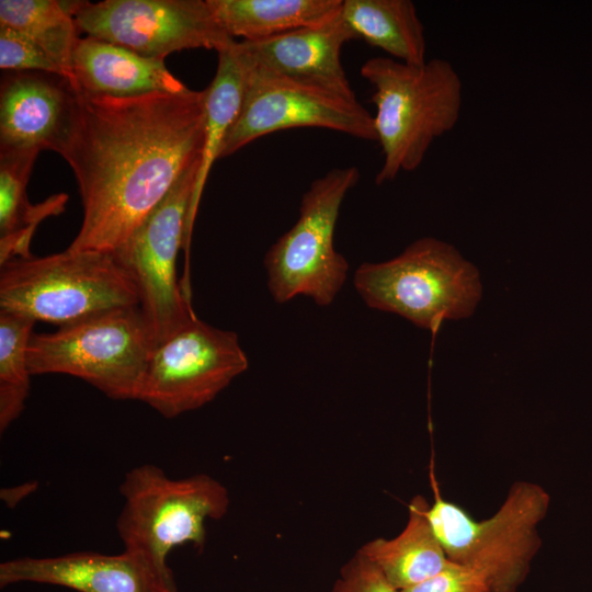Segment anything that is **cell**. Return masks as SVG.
Segmentation results:
<instances>
[{"label":"cell","instance_id":"6da1fadb","mask_svg":"<svg viewBox=\"0 0 592 592\" xmlns=\"http://www.w3.org/2000/svg\"><path fill=\"white\" fill-rule=\"evenodd\" d=\"M79 95L78 125L62 157L77 179L83 219L67 249L112 253L201 160L204 91Z\"/></svg>","mask_w":592,"mask_h":592},{"label":"cell","instance_id":"7a4b0ae2","mask_svg":"<svg viewBox=\"0 0 592 592\" xmlns=\"http://www.w3.org/2000/svg\"><path fill=\"white\" fill-rule=\"evenodd\" d=\"M373 87L374 126L383 163L375 182L394 181L418 169L432 143L459 119L463 82L446 59L410 65L390 57H373L361 67Z\"/></svg>","mask_w":592,"mask_h":592},{"label":"cell","instance_id":"3957f363","mask_svg":"<svg viewBox=\"0 0 592 592\" xmlns=\"http://www.w3.org/2000/svg\"><path fill=\"white\" fill-rule=\"evenodd\" d=\"M430 523L447 558L477 570L490 592H517L542 546L538 525L549 493L538 483L514 481L497 512L477 521L460 505L442 498L433 479Z\"/></svg>","mask_w":592,"mask_h":592},{"label":"cell","instance_id":"277c9868","mask_svg":"<svg viewBox=\"0 0 592 592\" xmlns=\"http://www.w3.org/2000/svg\"><path fill=\"white\" fill-rule=\"evenodd\" d=\"M119 492L124 498L117 534L124 550L143 557L175 589L169 553L177 546L205 544V522L221 519L229 505L227 489L208 475L172 479L153 464L126 473Z\"/></svg>","mask_w":592,"mask_h":592},{"label":"cell","instance_id":"5b68a950","mask_svg":"<svg viewBox=\"0 0 592 592\" xmlns=\"http://www.w3.org/2000/svg\"><path fill=\"white\" fill-rule=\"evenodd\" d=\"M139 306L135 283L111 252L65 251L14 258L0 270V309L59 327Z\"/></svg>","mask_w":592,"mask_h":592},{"label":"cell","instance_id":"8992f818","mask_svg":"<svg viewBox=\"0 0 592 592\" xmlns=\"http://www.w3.org/2000/svg\"><path fill=\"white\" fill-rule=\"evenodd\" d=\"M153 348L140 307H118L32 333L26 358L31 375L67 374L109 398L136 400Z\"/></svg>","mask_w":592,"mask_h":592},{"label":"cell","instance_id":"52a82bcc","mask_svg":"<svg viewBox=\"0 0 592 592\" xmlns=\"http://www.w3.org/2000/svg\"><path fill=\"white\" fill-rule=\"evenodd\" d=\"M353 283L368 307L433 331L444 320L471 315L481 297L477 269L453 246L431 237L391 260L363 263Z\"/></svg>","mask_w":592,"mask_h":592},{"label":"cell","instance_id":"ba28073f","mask_svg":"<svg viewBox=\"0 0 592 592\" xmlns=\"http://www.w3.org/2000/svg\"><path fill=\"white\" fill-rule=\"evenodd\" d=\"M201 160L174 183L164 198L112 253L135 283L139 307L155 348L196 315L177 275L181 248H190L195 217L193 195ZM153 348V349H155Z\"/></svg>","mask_w":592,"mask_h":592},{"label":"cell","instance_id":"9c48e42d","mask_svg":"<svg viewBox=\"0 0 592 592\" xmlns=\"http://www.w3.org/2000/svg\"><path fill=\"white\" fill-rule=\"evenodd\" d=\"M358 179L356 167L335 168L304 193L296 223L264 258L267 288L277 304L297 296L319 306L333 303L349 271L346 259L334 248V230L341 205Z\"/></svg>","mask_w":592,"mask_h":592},{"label":"cell","instance_id":"30bf717a","mask_svg":"<svg viewBox=\"0 0 592 592\" xmlns=\"http://www.w3.org/2000/svg\"><path fill=\"white\" fill-rule=\"evenodd\" d=\"M248 366L236 332L196 316L152 350L136 400L172 419L212 401Z\"/></svg>","mask_w":592,"mask_h":592},{"label":"cell","instance_id":"8fae6325","mask_svg":"<svg viewBox=\"0 0 592 592\" xmlns=\"http://www.w3.org/2000/svg\"><path fill=\"white\" fill-rule=\"evenodd\" d=\"M238 47V42H237ZM244 61V95L237 119L223 144L219 159L267 134L316 127L377 140L374 116L356 100L291 80Z\"/></svg>","mask_w":592,"mask_h":592},{"label":"cell","instance_id":"7c38bea8","mask_svg":"<svg viewBox=\"0 0 592 592\" xmlns=\"http://www.w3.org/2000/svg\"><path fill=\"white\" fill-rule=\"evenodd\" d=\"M75 21L87 36L163 61L174 52H219L235 41L218 23L207 0L81 1Z\"/></svg>","mask_w":592,"mask_h":592},{"label":"cell","instance_id":"4fadbf2b","mask_svg":"<svg viewBox=\"0 0 592 592\" xmlns=\"http://www.w3.org/2000/svg\"><path fill=\"white\" fill-rule=\"evenodd\" d=\"M80 114L68 78L43 71H8L0 84V150H67Z\"/></svg>","mask_w":592,"mask_h":592},{"label":"cell","instance_id":"5bb4252c","mask_svg":"<svg viewBox=\"0 0 592 592\" xmlns=\"http://www.w3.org/2000/svg\"><path fill=\"white\" fill-rule=\"evenodd\" d=\"M356 36L341 16L238 47L252 65L277 76L356 99L341 61L345 43Z\"/></svg>","mask_w":592,"mask_h":592},{"label":"cell","instance_id":"9a60e30c","mask_svg":"<svg viewBox=\"0 0 592 592\" xmlns=\"http://www.w3.org/2000/svg\"><path fill=\"white\" fill-rule=\"evenodd\" d=\"M52 584L78 592H162L169 587L139 555L76 551L57 557H22L0 565V587Z\"/></svg>","mask_w":592,"mask_h":592},{"label":"cell","instance_id":"2e32d148","mask_svg":"<svg viewBox=\"0 0 592 592\" xmlns=\"http://www.w3.org/2000/svg\"><path fill=\"white\" fill-rule=\"evenodd\" d=\"M72 86L79 94L130 98L189 90L164 66L121 45L95 37L78 39L72 54Z\"/></svg>","mask_w":592,"mask_h":592},{"label":"cell","instance_id":"e0dca14e","mask_svg":"<svg viewBox=\"0 0 592 592\" xmlns=\"http://www.w3.org/2000/svg\"><path fill=\"white\" fill-rule=\"evenodd\" d=\"M429 508L423 496H415L399 535L375 538L358 549L398 591L429 579L451 562L430 523Z\"/></svg>","mask_w":592,"mask_h":592},{"label":"cell","instance_id":"ac0fdd59","mask_svg":"<svg viewBox=\"0 0 592 592\" xmlns=\"http://www.w3.org/2000/svg\"><path fill=\"white\" fill-rule=\"evenodd\" d=\"M39 151L0 150V265L27 258L37 225L64 212L68 195L56 194L41 204L30 203L26 185Z\"/></svg>","mask_w":592,"mask_h":592},{"label":"cell","instance_id":"d6986e66","mask_svg":"<svg viewBox=\"0 0 592 592\" xmlns=\"http://www.w3.org/2000/svg\"><path fill=\"white\" fill-rule=\"evenodd\" d=\"M341 16L362 38L396 60L421 65L426 59L423 24L410 0H343Z\"/></svg>","mask_w":592,"mask_h":592},{"label":"cell","instance_id":"ffe728a7","mask_svg":"<svg viewBox=\"0 0 592 592\" xmlns=\"http://www.w3.org/2000/svg\"><path fill=\"white\" fill-rule=\"evenodd\" d=\"M343 0H207L229 36L259 41L318 25L341 12Z\"/></svg>","mask_w":592,"mask_h":592},{"label":"cell","instance_id":"44dd1931","mask_svg":"<svg viewBox=\"0 0 592 592\" xmlns=\"http://www.w3.org/2000/svg\"><path fill=\"white\" fill-rule=\"evenodd\" d=\"M217 54L215 77L204 90V146L193 195L194 217L210 168L219 159L225 138L238 117L246 89L247 70L237 41Z\"/></svg>","mask_w":592,"mask_h":592},{"label":"cell","instance_id":"7402d4cb","mask_svg":"<svg viewBox=\"0 0 592 592\" xmlns=\"http://www.w3.org/2000/svg\"><path fill=\"white\" fill-rule=\"evenodd\" d=\"M81 1L1 0L0 25L36 43L72 84V54L79 39L75 13Z\"/></svg>","mask_w":592,"mask_h":592},{"label":"cell","instance_id":"603a6c76","mask_svg":"<svg viewBox=\"0 0 592 592\" xmlns=\"http://www.w3.org/2000/svg\"><path fill=\"white\" fill-rule=\"evenodd\" d=\"M35 320L0 309V431H5L25 407L30 394L26 351Z\"/></svg>","mask_w":592,"mask_h":592},{"label":"cell","instance_id":"cb8c5ba5","mask_svg":"<svg viewBox=\"0 0 592 592\" xmlns=\"http://www.w3.org/2000/svg\"><path fill=\"white\" fill-rule=\"evenodd\" d=\"M0 68L5 71H43L62 75L61 69L24 34L0 25Z\"/></svg>","mask_w":592,"mask_h":592},{"label":"cell","instance_id":"d4e9b609","mask_svg":"<svg viewBox=\"0 0 592 592\" xmlns=\"http://www.w3.org/2000/svg\"><path fill=\"white\" fill-rule=\"evenodd\" d=\"M330 592H400L360 551L341 568Z\"/></svg>","mask_w":592,"mask_h":592},{"label":"cell","instance_id":"484cf974","mask_svg":"<svg viewBox=\"0 0 592 592\" xmlns=\"http://www.w3.org/2000/svg\"><path fill=\"white\" fill-rule=\"evenodd\" d=\"M400 592H490L477 570L451 561L448 566L429 579Z\"/></svg>","mask_w":592,"mask_h":592},{"label":"cell","instance_id":"4316f807","mask_svg":"<svg viewBox=\"0 0 592 592\" xmlns=\"http://www.w3.org/2000/svg\"><path fill=\"white\" fill-rule=\"evenodd\" d=\"M162 592H173V591H170V590H163Z\"/></svg>","mask_w":592,"mask_h":592}]
</instances>
